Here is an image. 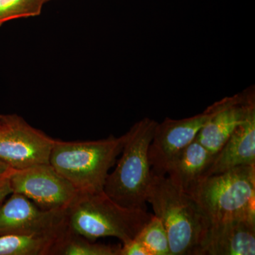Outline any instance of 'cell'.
Masks as SVG:
<instances>
[{
  "label": "cell",
  "mask_w": 255,
  "mask_h": 255,
  "mask_svg": "<svg viewBox=\"0 0 255 255\" xmlns=\"http://www.w3.org/2000/svg\"><path fill=\"white\" fill-rule=\"evenodd\" d=\"M127 140L110 135L100 140L63 141L55 139L49 163L82 194L104 191L109 172Z\"/></svg>",
  "instance_id": "obj_1"
},
{
  "label": "cell",
  "mask_w": 255,
  "mask_h": 255,
  "mask_svg": "<svg viewBox=\"0 0 255 255\" xmlns=\"http://www.w3.org/2000/svg\"><path fill=\"white\" fill-rule=\"evenodd\" d=\"M152 216L146 209L121 206L102 191L79 193L67 209L66 221L73 232L90 241L114 237L125 244L136 237Z\"/></svg>",
  "instance_id": "obj_2"
},
{
  "label": "cell",
  "mask_w": 255,
  "mask_h": 255,
  "mask_svg": "<svg viewBox=\"0 0 255 255\" xmlns=\"http://www.w3.org/2000/svg\"><path fill=\"white\" fill-rule=\"evenodd\" d=\"M146 201L165 228L171 255H194L209 226L194 199L167 176L152 172Z\"/></svg>",
  "instance_id": "obj_3"
},
{
  "label": "cell",
  "mask_w": 255,
  "mask_h": 255,
  "mask_svg": "<svg viewBox=\"0 0 255 255\" xmlns=\"http://www.w3.org/2000/svg\"><path fill=\"white\" fill-rule=\"evenodd\" d=\"M158 122L144 118L127 133L120 158L109 174L104 191L121 206L146 209V196L152 177L149 147Z\"/></svg>",
  "instance_id": "obj_4"
},
{
  "label": "cell",
  "mask_w": 255,
  "mask_h": 255,
  "mask_svg": "<svg viewBox=\"0 0 255 255\" xmlns=\"http://www.w3.org/2000/svg\"><path fill=\"white\" fill-rule=\"evenodd\" d=\"M210 223L255 219V165H243L203 179L190 195Z\"/></svg>",
  "instance_id": "obj_5"
},
{
  "label": "cell",
  "mask_w": 255,
  "mask_h": 255,
  "mask_svg": "<svg viewBox=\"0 0 255 255\" xmlns=\"http://www.w3.org/2000/svg\"><path fill=\"white\" fill-rule=\"evenodd\" d=\"M54 141L17 114H0V162L11 169L49 163Z\"/></svg>",
  "instance_id": "obj_6"
},
{
  "label": "cell",
  "mask_w": 255,
  "mask_h": 255,
  "mask_svg": "<svg viewBox=\"0 0 255 255\" xmlns=\"http://www.w3.org/2000/svg\"><path fill=\"white\" fill-rule=\"evenodd\" d=\"M9 181L12 193L26 196L43 211H65L79 194L50 163L15 170Z\"/></svg>",
  "instance_id": "obj_7"
},
{
  "label": "cell",
  "mask_w": 255,
  "mask_h": 255,
  "mask_svg": "<svg viewBox=\"0 0 255 255\" xmlns=\"http://www.w3.org/2000/svg\"><path fill=\"white\" fill-rule=\"evenodd\" d=\"M225 103V98L210 105L202 113L182 119L166 118L157 123L149 147L152 172L162 174L164 166L176 154L194 141L201 128Z\"/></svg>",
  "instance_id": "obj_8"
},
{
  "label": "cell",
  "mask_w": 255,
  "mask_h": 255,
  "mask_svg": "<svg viewBox=\"0 0 255 255\" xmlns=\"http://www.w3.org/2000/svg\"><path fill=\"white\" fill-rule=\"evenodd\" d=\"M65 211H43L21 194H10L0 204V236L43 232L66 223Z\"/></svg>",
  "instance_id": "obj_9"
},
{
  "label": "cell",
  "mask_w": 255,
  "mask_h": 255,
  "mask_svg": "<svg viewBox=\"0 0 255 255\" xmlns=\"http://www.w3.org/2000/svg\"><path fill=\"white\" fill-rule=\"evenodd\" d=\"M255 219L210 223L194 255H255Z\"/></svg>",
  "instance_id": "obj_10"
},
{
  "label": "cell",
  "mask_w": 255,
  "mask_h": 255,
  "mask_svg": "<svg viewBox=\"0 0 255 255\" xmlns=\"http://www.w3.org/2000/svg\"><path fill=\"white\" fill-rule=\"evenodd\" d=\"M254 110V87L225 97L224 105L203 127L196 135V140L215 155Z\"/></svg>",
  "instance_id": "obj_11"
},
{
  "label": "cell",
  "mask_w": 255,
  "mask_h": 255,
  "mask_svg": "<svg viewBox=\"0 0 255 255\" xmlns=\"http://www.w3.org/2000/svg\"><path fill=\"white\" fill-rule=\"evenodd\" d=\"M214 156L195 139L169 159L162 174H167L179 190L191 195L198 184L205 179Z\"/></svg>",
  "instance_id": "obj_12"
},
{
  "label": "cell",
  "mask_w": 255,
  "mask_h": 255,
  "mask_svg": "<svg viewBox=\"0 0 255 255\" xmlns=\"http://www.w3.org/2000/svg\"><path fill=\"white\" fill-rule=\"evenodd\" d=\"M243 165H255V110L215 154L206 178Z\"/></svg>",
  "instance_id": "obj_13"
},
{
  "label": "cell",
  "mask_w": 255,
  "mask_h": 255,
  "mask_svg": "<svg viewBox=\"0 0 255 255\" xmlns=\"http://www.w3.org/2000/svg\"><path fill=\"white\" fill-rule=\"evenodd\" d=\"M68 228L0 236V255H53L55 247Z\"/></svg>",
  "instance_id": "obj_14"
},
{
  "label": "cell",
  "mask_w": 255,
  "mask_h": 255,
  "mask_svg": "<svg viewBox=\"0 0 255 255\" xmlns=\"http://www.w3.org/2000/svg\"><path fill=\"white\" fill-rule=\"evenodd\" d=\"M122 244L107 245L90 241L67 228L53 255H120Z\"/></svg>",
  "instance_id": "obj_15"
},
{
  "label": "cell",
  "mask_w": 255,
  "mask_h": 255,
  "mask_svg": "<svg viewBox=\"0 0 255 255\" xmlns=\"http://www.w3.org/2000/svg\"><path fill=\"white\" fill-rule=\"evenodd\" d=\"M134 239L142 243L151 255H171L165 228L154 214Z\"/></svg>",
  "instance_id": "obj_16"
},
{
  "label": "cell",
  "mask_w": 255,
  "mask_h": 255,
  "mask_svg": "<svg viewBox=\"0 0 255 255\" xmlns=\"http://www.w3.org/2000/svg\"><path fill=\"white\" fill-rule=\"evenodd\" d=\"M48 0H0V26L16 18L41 14L43 5Z\"/></svg>",
  "instance_id": "obj_17"
},
{
  "label": "cell",
  "mask_w": 255,
  "mask_h": 255,
  "mask_svg": "<svg viewBox=\"0 0 255 255\" xmlns=\"http://www.w3.org/2000/svg\"><path fill=\"white\" fill-rule=\"evenodd\" d=\"M122 244V243H121ZM120 255H151L150 252L142 243L135 239L122 244Z\"/></svg>",
  "instance_id": "obj_18"
},
{
  "label": "cell",
  "mask_w": 255,
  "mask_h": 255,
  "mask_svg": "<svg viewBox=\"0 0 255 255\" xmlns=\"http://www.w3.org/2000/svg\"><path fill=\"white\" fill-rule=\"evenodd\" d=\"M11 194H12V189L10 186L9 177H8L4 182L0 184V204Z\"/></svg>",
  "instance_id": "obj_19"
},
{
  "label": "cell",
  "mask_w": 255,
  "mask_h": 255,
  "mask_svg": "<svg viewBox=\"0 0 255 255\" xmlns=\"http://www.w3.org/2000/svg\"><path fill=\"white\" fill-rule=\"evenodd\" d=\"M14 171V169H11L6 164L0 162V177H9Z\"/></svg>",
  "instance_id": "obj_20"
},
{
  "label": "cell",
  "mask_w": 255,
  "mask_h": 255,
  "mask_svg": "<svg viewBox=\"0 0 255 255\" xmlns=\"http://www.w3.org/2000/svg\"><path fill=\"white\" fill-rule=\"evenodd\" d=\"M8 177H0V184H1V183L4 182Z\"/></svg>",
  "instance_id": "obj_21"
}]
</instances>
